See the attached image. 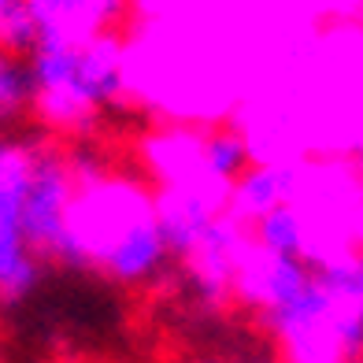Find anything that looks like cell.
<instances>
[{
	"label": "cell",
	"instance_id": "obj_1",
	"mask_svg": "<svg viewBox=\"0 0 363 363\" xmlns=\"http://www.w3.org/2000/svg\"><path fill=\"white\" fill-rule=\"evenodd\" d=\"M71 167L78 174L74 230L89 263L119 286H141L156 278L167 259H174L156 201L123 182H104L96 163H86V156H71Z\"/></svg>",
	"mask_w": 363,
	"mask_h": 363
},
{
	"label": "cell",
	"instance_id": "obj_2",
	"mask_svg": "<svg viewBox=\"0 0 363 363\" xmlns=\"http://www.w3.org/2000/svg\"><path fill=\"white\" fill-rule=\"evenodd\" d=\"M38 82L34 115L48 130L82 134L126 93L123 48L111 34L93 41H41L30 52Z\"/></svg>",
	"mask_w": 363,
	"mask_h": 363
},
{
	"label": "cell",
	"instance_id": "obj_3",
	"mask_svg": "<svg viewBox=\"0 0 363 363\" xmlns=\"http://www.w3.org/2000/svg\"><path fill=\"white\" fill-rule=\"evenodd\" d=\"M74 204H78V174L71 167V156L45 148L38 141L23 211H19L26 245L45 263L82 271V267H93V263L74 230Z\"/></svg>",
	"mask_w": 363,
	"mask_h": 363
},
{
	"label": "cell",
	"instance_id": "obj_4",
	"mask_svg": "<svg viewBox=\"0 0 363 363\" xmlns=\"http://www.w3.org/2000/svg\"><path fill=\"white\" fill-rule=\"evenodd\" d=\"M34 152H38L34 138H8L0 148V296L8 304L34 293L45 267V259L26 245L19 219Z\"/></svg>",
	"mask_w": 363,
	"mask_h": 363
},
{
	"label": "cell",
	"instance_id": "obj_5",
	"mask_svg": "<svg viewBox=\"0 0 363 363\" xmlns=\"http://www.w3.org/2000/svg\"><path fill=\"white\" fill-rule=\"evenodd\" d=\"M41 41H93L119 19L123 0H30ZM38 41V45H41Z\"/></svg>",
	"mask_w": 363,
	"mask_h": 363
},
{
	"label": "cell",
	"instance_id": "obj_6",
	"mask_svg": "<svg viewBox=\"0 0 363 363\" xmlns=\"http://www.w3.org/2000/svg\"><path fill=\"white\" fill-rule=\"evenodd\" d=\"M301 186V167L282 160H267V163H252V171L245 174L226 196V211L238 223L252 226L274 208L293 204V193Z\"/></svg>",
	"mask_w": 363,
	"mask_h": 363
},
{
	"label": "cell",
	"instance_id": "obj_7",
	"mask_svg": "<svg viewBox=\"0 0 363 363\" xmlns=\"http://www.w3.org/2000/svg\"><path fill=\"white\" fill-rule=\"evenodd\" d=\"M249 171H252V148L238 130H211L196 148V178L226 196Z\"/></svg>",
	"mask_w": 363,
	"mask_h": 363
},
{
	"label": "cell",
	"instance_id": "obj_8",
	"mask_svg": "<svg viewBox=\"0 0 363 363\" xmlns=\"http://www.w3.org/2000/svg\"><path fill=\"white\" fill-rule=\"evenodd\" d=\"M252 245H259L263 252H274V256H304L311 259L315 249H311V238H308V226L301 219L296 204L286 208H274L267 211L263 219H256L252 226Z\"/></svg>",
	"mask_w": 363,
	"mask_h": 363
},
{
	"label": "cell",
	"instance_id": "obj_9",
	"mask_svg": "<svg viewBox=\"0 0 363 363\" xmlns=\"http://www.w3.org/2000/svg\"><path fill=\"white\" fill-rule=\"evenodd\" d=\"M38 104V82L30 56H0V115L4 123H19L23 115H30Z\"/></svg>",
	"mask_w": 363,
	"mask_h": 363
},
{
	"label": "cell",
	"instance_id": "obj_10",
	"mask_svg": "<svg viewBox=\"0 0 363 363\" xmlns=\"http://www.w3.org/2000/svg\"><path fill=\"white\" fill-rule=\"evenodd\" d=\"M41 34L30 11V0H0V45L11 56H30Z\"/></svg>",
	"mask_w": 363,
	"mask_h": 363
},
{
	"label": "cell",
	"instance_id": "obj_11",
	"mask_svg": "<svg viewBox=\"0 0 363 363\" xmlns=\"http://www.w3.org/2000/svg\"><path fill=\"white\" fill-rule=\"evenodd\" d=\"M189 363H219V359H208V356H196V359H189Z\"/></svg>",
	"mask_w": 363,
	"mask_h": 363
}]
</instances>
